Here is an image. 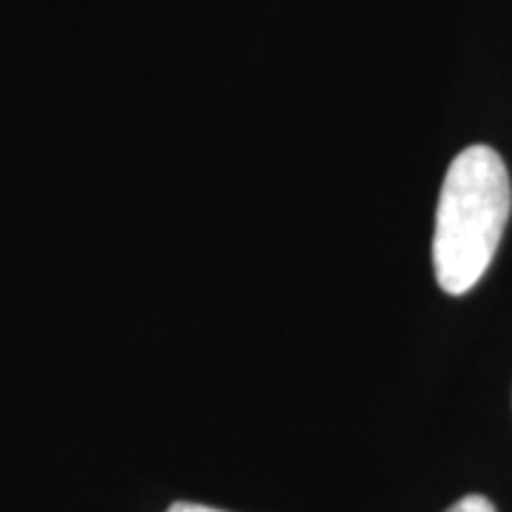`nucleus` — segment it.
Wrapping results in <instances>:
<instances>
[{
    "label": "nucleus",
    "mask_w": 512,
    "mask_h": 512,
    "mask_svg": "<svg viewBox=\"0 0 512 512\" xmlns=\"http://www.w3.org/2000/svg\"><path fill=\"white\" fill-rule=\"evenodd\" d=\"M165 512H225V510L205 507V504H191V501H177V504H171Z\"/></svg>",
    "instance_id": "obj_3"
},
{
    "label": "nucleus",
    "mask_w": 512,
    "mask_h": 512,
    "mask_svg": "<svg viewBox=\"0 0 512 512\" xmlns=\"http://www.w3.org/2000/svg\"><path fill=\"white\" fill-rule=\"evenodd\" d=\"M447 512H495V507L484 498V495H464V498L456 501Z\"/></svg>",
    "instance_id": "obj_2"
},
{
    "label": "nucleus",
    "mask_w": 512,
    "mask_h": 512,
    "mask_svg": "<svg viewBox=\"0 0 512 512\" xmlns=\"http://www.w3.org/2000/svg\"><path fill=\"white\" fill-rule=\"evenodd\" d=\"M512 185L501 154L464 148L444 174L433 231V268L441 291L461 296L487 274L510 220Z\"/></svg>",
    "instance_id": "obj_1"
}]
</instances>
